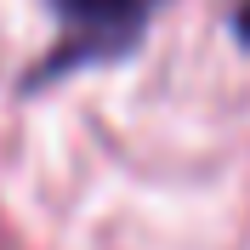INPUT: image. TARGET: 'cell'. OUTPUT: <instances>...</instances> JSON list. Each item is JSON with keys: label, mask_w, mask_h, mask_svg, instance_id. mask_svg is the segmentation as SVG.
<instances>
[{"label": "cell", "mask_w": 250, "mask_h": 250, "mask_svg": "<svg viewBox=\"0 0 250 250\" xmlns=\"http://www.w3.org/2000/svg\"><path fill=\"white\" fill-rule=\"evenodd\" d=\"M57 12V29L62 40L51 46L46 68L34 74V85L68 74V68H85V62H114L142 40L148 29V12L154 0H46Z\"/></svg>", "instance_id": "obj_1"}, {"label": "cell", "mask_w": 250, "mask_h": 250, "mask_svg": "<svg viewBox=\"0 0 250 250\" xmlns=\"http://www.w3.org/2000/svg\"><path fill=\"white\" fill-rule=\"evenodd\" d=\"M233 34H239V40H245V46H250V0H245V6H239V17H233Z\"/></svg>", "instance_id": "obj_2"}]
</instances>
